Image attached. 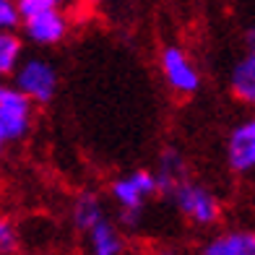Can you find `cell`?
<instances>
[{
    "label": "cell",
    "instance_id": "ac0fdd59",
    "mask_svg": "<svg viewBox=\"0 0 255 255\" xmlns=\"http://www.w3.org/2000/svg\"><path fill=\"white\" fill-rule=\"evenodd\" d=\"M154 255H182V253H180L177 248H172V245H169V248H159Z\"/></svg>",
    "mask_w": 255,
    "mask_h": 255
},
{
    "label": "cell",
    "instance_id": "3957f363",
    "mask_svg": "<svg viewBox=\"0 0 255 255\" xmlns=\"http://www.w3.org/2000/svg\"><path fill=\"white\" fill-rule=\"evenodd\" d=\"M10 84H13L21 94H24L34 107H44L57 97V89H60V76H57L55 63H50L47 57L31 55L24 57L18 63L16 73L10 76Z\"/></svg>",
    "mask_w": 255,
    "mask_h": 255
},
{
    "label": "cell",
    "instance_id": "277c9868",
    "mask_svg": "<svg viewBox=\"0 0 255 255\" xmlns=\"http://www.w3.org/2000/svg\"><path fill=\"white\" fill-rule=\"evenodd\" d=\"M34 104L10 84L0 81V141L5 146L21 143L31 135Z\"/></svg>",
    "mask_w": 255,
    "mask_h": 255
},
{
    "label": "cell",
    "instance_id": "ffe728a7",
    "mask_svg": "<svg viewBox=\"0 0 255 255\" xmlns=\"http://www.w3.org/2000/svg\"><path fill=\"white\" fill-rule=\"evenodd\" d=\"M3 154H5V143L0 141V159H3Z\"/></svg>",
    "mask_w": 255,
    "mask_h": 255
},
{
    "label": "cell",
    "instance_id": "44dd1931",
    "mask_svg": "<svg viewBox=\"0 0 255 255\" xmlns=\"http://www.w3.org/2000/svg\"><path fill=\"white\" fill-rule=\"evenodd\" d=\"M63 3H68V0H63Z\"/></svg>",
    "mask_w": 255,
    "mask_h": 255
},
{
    "label": "cell",
    "instance_id": "d6986e66",
    "mask_svg": "<svg viewBox=\"0 0 255 255\" xmlns=\"http://www.w3.org/2000/svg\"><path fill=\"white\" fill-rule=\"evenodd\" d=\"M81 3H86V5H99L102 0H81Z\"/></svg>",
    "mask_w": 255,
    "mask_h": 255
},
{
    "label": "cell",
    "instance_id": "52a82bcc",
    "mask_svg": "<svg viewBox=\"0 0 255 255\" xmlns=\"http://www.w3.org/2000/svg\"><path fill=\"white\" fill-rule=\"evenodd\" d=\"M21 29H24V37L31 44H37V47H55L68 34V18L57 8V10H47V13H39V16L21 21Z\"/></svg>",
    "mask_w": 255,
    "mask_h": 255
},
{
    "label": "cell",
    "instance_id": "ba28073f",
    "mask_svg": "<svg viewBox=\"0 0 255 255\" xmlns=\"http://www.w3.org/2000/svg\"><path fill=\"white\" fill-rule=\"evenodd\" d=\"M198 255H255V229L232 227L208 237Z\"/></svg>",
    "mask_w": 255,
    "mask_h": 255
},
{
    "label": "cell",
    "instance_id": "5b68a950",
    "mask_svg": "<svg viewBox=\"0 0 255 255\" xmlns=\"http://www.w3.org/2000/svg\"><path fill=\"white\" fill-rule=\"evenodd\" d=\"M159 68H161V78H164L167 89L175 97H195L201 89V71L193 63V57L185 52L180 44H167L159 55Z\"/></svg>",
    "mask_w": 255,
    "mask_h": 255
},
{
    "label": "cell",
    "instance_id": "2e32d148",
    "mask_svg": "<svg viewBox=\"0 0 255 255\" xmlns=\"http://www.w3.org/2000/svg\"><path fill=\"white\" fill-rule=\"evenodd\" d=\"M21 26V16L16 0H0V31H16Z\"/></svg>",
    "mask_w": 255,
    "mask_h": 255
},
{
    "label": "cell",
    "instance_id": "7c38bea8",
    "mask_svg": "<svg viewBox=\"0 0 255 255\" xmlns=\"http://www.w3.org/2000/svg\"><path fill=\"white\" fill-rule=\"evenodd\" d=\"M229 94L240 104L255 110V60L253 57H242L229 71Z\"/></svg>",
    "mask_w": 255,
    "mask_h": 255
},
{
    "label": "cell",
    "instance_id": "8fae6325",
    "mask_svg": "<svg viewBox=\"0 0 255 255\" xmlns=\"http://www.w3.org/2000/svg\"><path fill=\"white\" fill-rule=\"evenodd\" d=\"M102 219H107V208H104V201L97 193L84 190L73 198V203H71V224L81 232V235H86V232L91 227H97Z\"/></svg>",
    "mask_w": 255,
    "mask_h": 255
},
{
    "label": "cell",
    "instance_id": "e0dca14e",
    "mask_svg": "<svg viewBox=\"0 0 255 255\" xmlns=\"http://www.w3.org/2000/svg\"><path fill=\"white\" fill-rule=\"evenodd\" d=\"M245 50H248V57L255 60V26H250L245 34Z\"/></svg>",
    "mask_w": 255,
    "mask_h": 255
},
{
    "label": "cell",
    "instance_id": "6da1fadb",
    "mask_svg": "<svg viewBox=\"0 0 255 255\" xmlns=\"http://www.w3.org/2000/svg\"><path fill=\"white\" fill-rule=\"evenodd\" d=\"M159 195V188H156V177L151 169H130L125 175L115 177L110 182V198L115 201V206L120 208L123 214V222L135 227L141 222V214L146 203Z\"/></svg>",
    "mask_w": 255,
    "mask_h": 255
},
{
    "label": "cell",
    "instance_id": "9a60e30c",
    "mask_svg": "<svg viewBox=\"0 0 255 255\" xmlns=\"http://www.w3.org/2000/svg\"><path fill=\"white\" fill-rule=\"evenodd\" d=\"M60 5H65L63 0H16L21 21H26L31 16H39V13H47V10H57Z\"/></svg>",
    "mask_w": 255,
    "mask_h": 255
},
{
    "label": "cell",
    "instance_id": "4fadbf2b",
    "mask_svg": "<svg viewBox=\"0 0 255 255\" xmlns=\"http://www.w3.org/2000/svg\"><path fill=\"white\" fill-rule=\"evenodd\" d=\"M24 60V39L16 31H0V81H10Z\"/></svg>",
    "mask_w": 255,
    "mask_h": 255
},
{
    "label": "cell",
    "instance_id": "8992f818",
    "mask_svg": "<svg viewBox=\"0 0 255 255\" xmlns=\"http://www.w3.org/2000/svg\"><path fill=\"white\" fill-rule=\"evenodd\" d=\"M224 159H227V167L235 175H250V172H255V115L240 120L227 133Z\"/></svg>",
    "mask_w": 255,
    "mask_h": 255
},
{
    "label": "cell",
    "instance_id": "30bf717a",
    "mask_svg": "<svg viewBox=\"0 0 255 255\" xmlns=\"http://www.w3.org/2000/svg\"><path fill=\"white\" fill-rule=\"evenodd\" d=\"M156 177V188L159 193H172L182 180H188V161H185L182 151L175 146L164 148L156 159V167L151 169Z\"/></svg>",
    "mask_w": 255,
    "mask_h": 255
},
{
    "label": "cell",
    "instance_id": "7a4b0ae2",
    "mask_svg": "<svg viewBox=\"0 0 255 255\" xmlns=\"http://www.w3.org/2000/svg\"><path fill=\"white\" fill-rule=\"evenodd\" d=\"M172 203L180 211L185 222H190L198 229H211L222 222V198L198 180H182L175 190L169 193Z\"/></svg>",
    "mask_w": 255,
    "mask_h": 255
},
{
    "label": "cell",
    "instance_id": "5bb4252c",
    "mask_svg": "<svg viewBox=\"0 0 255 255\" xmlns=\"http://www.w3.org/2000/svg\"><path fill=\"white\" fill-rule=\"evenodd\" d=\"M21 229L10 216H0V255H16L21 250Z\"/></svg>",
    "mask_w": 255,
    "mask_h": 255
},
{
    "label": "cell",
    "instance_id": "9c48e42d",
    "mask_svg": "<svg viewBox=\"0 0 255 255\" xmlns=\"http://www.w3.org/2000/svg\"><path fill=\"white\" fill-rule=\"evenodd\" d=\"M84 242H86L89 255H123L125 253V237L110 216L102 219L97 227H91L84 235Z\"/></svg>",
    "mask_w": 255,
    "mask_h": 255
}]
</instances>
